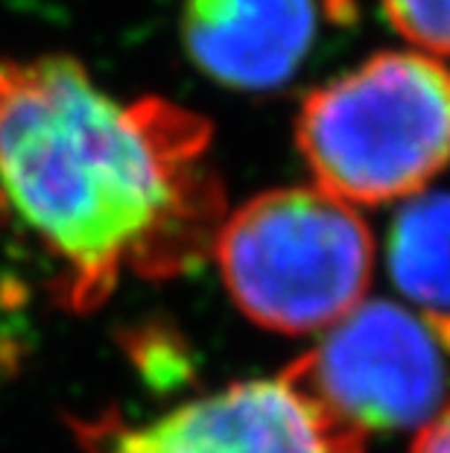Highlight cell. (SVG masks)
Here are the masks:
<instances>
[{"label":"cell","instance_id":"6","mask_svg":"<svg viewBox=\"0 0 450 453\" xmlns=\"http://www.w3.org/2000/svg\"><path fill=\"white\" fill-rule=\"evenodd\" d=\"M319 33L316 0H185L181 42L199 71L234 91H275Z\"/></svg>","mask_w":450,"mask_h":453},{"label":"cell","instance_id":"9","mask_svg":"<svg viewBox=\"0 0 450 453\" xmlns=\"http://www.w3.org/2000/svg\"><path fill=\"white\" fill-rule=\"evenodd\" d=\"M409 453H450V401L424 427H418V436Z\"/></svg>","mask_w":450,"mask_h":453},{"label":"cell","instance_id":"2","mask_svg":"<svg viewBox=\"0 0 450 453\" xmlns=\"http://www.w3.org/2000/svg\"><path fill=\"white\" fill-rule=\"evenodd\" d=\"M295 143L316 188L351 208L416 196L450 164V67L369 56L304 97Z\"/></svg>","mask_w":450,"mask_h":453},{"label":"cell","instance_id":"3","mask_svg":"<svg viewBox=\"0 0 450 453\" xmlns=\"http://www.w3.org/2000/svg\"><path fill=\"white\" fill-rule=\"evenodd\" d=\"M214 252L237 311L290 336L328 331L366 302L375 275L366 219L319 188L248 199L223 219Z\"/></svg>","mask_w":450,"mask_h":453},{"label":"cell","instance_id":"1","mask_svg":"<svg viewBox=\"0 0 450 453\" xmlns=\"http://www.w3.org/2000/svg\"><path fill=\"white\" fill-rule=\"evenodd\" d=\"M196 111L105 94L71 56H0V217L47 266L62 311L91 313L126 275L202 264L225 202Z\"/></svg>","mask_w":450,"mask_h":453},{"label":"cell","instance_id":"8","mask_svg":"<svg viewBox=\"0 0 450 453\" xmlns=\"http://www.w3.org/2000/svg\"><path fill=\"white\" fill-rule=\"evenodd\" d=\"M389 24L427 56H450V0H383Z\"/></svg>","mask_w":450,"mask_h":453},{"label":"cell","instance_id":"4","mask_svg":"<svg viewBox=\"0 0 450 453\" xmlns=\"http://www.w3.org/2000/svg\"><path fill=\"white\" fill-rule=\"evenodd\" d=\"M284 378L362 439L424 427L450 395V316L360 302Z\"/></svg>","mask_w":450,"mask_h":453},{"label":"cell","instance_id":"7","mask_svg":"<svg viewBox=\"0 0 450 453\" xmlns=\"http://www.w3.org/2000/svg\"><path fill=\"white\" fill-rule=\"evenodd\" d=\"M386 266L418 311L450 316V190L416 194L389 226Z\"/></svg>","mask_w":450,"mask_h":453},{"label":"cell","instance_id":"5","mask_svg":"<svg viewBox=\"0 0 450 453\" xmlns=\"http://www.w3.org/2000/svg\"><path fill=\"white\" fill-rule=\"evenodd\" d=\"M68 424L82 453H362L366 441L284 374L232 383L141 424L118 412Z\"/></svg>","mask_w":450,"mask_h":453}]
</instances>
